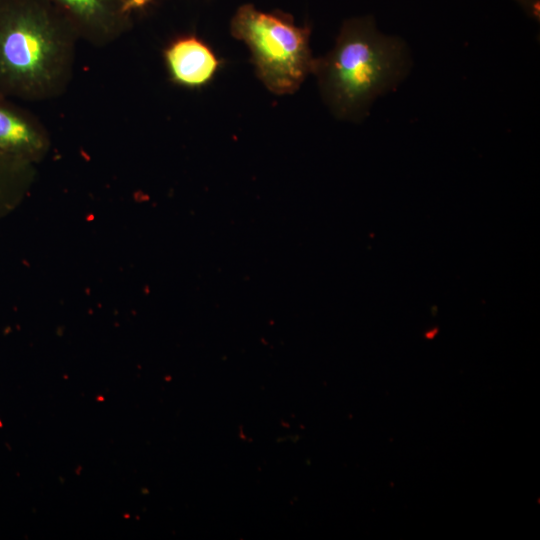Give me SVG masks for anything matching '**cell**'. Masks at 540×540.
<instances>
[{
  "label": "cell",
  "instance_id": "obj_9",
  "mask_svg": "<svg viewBox=\"0 0 540 540\" xmlns=\"http://www.w3.org/2000/svg\"><path fill=\"white\" fill-rule=\"evenodd\" d=\"M155 0H126L125 8L129 13L135 10L142 9Z\"/></svg>",
  "mask_w": 540,
  "mask_h": 540
},
{
  "label": "cell",
  "instance_id": "obj_1",
  "mask_svg": "<svg viewBox=\"0 0 540 540\" xmlns=\"http://www.w3.org/2000/svg\"><path fill=\"white\" fill-rule=\"evenodd\" d=\"M79 40L50 0H0V96L29 102L62 96Z\"/></svg>",
  "mask_w": 540,
  "mask_h": 540
},
{
  "label": "cell",
  "instance_id": "obj_7",
  "mask_svg": "<svg viewBox=\"0 0 540 540\" xmlns=\"http://www.w3.org/2000/svg\"><path fill=\"white\" fill-rule=\"evenodd\" d=\"M31 178V162L0 150V202L13 200Z\"/></svg>",
  "mask_w": 540,
  "mask_h": 540
},
{
  "label": "cell",
  "instance_id": "obj_6",
  "mask_svg": "<svg viewBox=\"0 0 540 540\" xmlns=\"http://www.w3.org/2000/svg\"><path fill=\"white\" fill-rule=\"evenodd\" d=\"M163 56L171 80L187 88H199L215 76L219 59L199 37L187 34L173 39Z\"/></svg>",
  "mask_w": 540,
  "mask_h": 540
},
{
  "label": "cell",
  "instance_id": "obj_2",
  "mask_svg": "<svg viewBox=\"0 0 540 540\" xmlns=\"http://www.w3.org/2000/svg\"><path fill=\"white\" fill-rule=\"evenodd\" d=\"M408 61L401 39L380 33L373 17L364 16L343 22L334 48L315 58L312 73L332 112L352 120L402 80Z\"/></svg>",
  "mask_w": 540,
  "mask_h": 540
},
{
  "label": "cell",
  "instance_id": "obj_3",
  "mask_svg": "<svg viewBox=\"0 0 540 540\" xmlns=\"http://www.w3.org/2000/svg\"><path fill=\"white\" fill-rule=\"evenodd\" d=\"M230 32L248 46L258 77L272 93H294L313 71L311 29L295 25L288 13L243 4L230 21Z\"/></svg>",
  "mask_w": 540,
  "mask_h": 540
},
{
  "label": "cell",
  "instance_id": "obj_5",
  "mask_svg": "<svg viewBox=\"0 0 540 540\" xmlns=\"http://www.w3.org/2000/svg\"><path fill=\"white\" fill-rule=\"evenodd\" d=\"M49 145L44 123L31 111L0 96V150L32 163L43 157Z\"/></svg>",
  "mask_w": 540,
  "mask_h": 540
},
{
  "label": "cell",
  "instance_id": "obj_8",
  "mask_svg": "<svg viewBox=\"0 0 540 540\" xmlns=\"http://www.w3.org/2000/svg\"><path fill=\"white\" fill-rule=\"evenodd\" d=\"M533 19L539 20V0H515Z\"/></svg>",
  "mask_w": 540,
  "mask_h": 540
},
{
  "label": "cell",
  "instance_id": "obj_4",
  "mask_svg": "<svg viewBox=\"0 0 540 540\" xmlns=\"http://www.w3.org/2000/svg\"><path fill=\"white\" fill-rule=\"evenodd\" d=\"M71 21L80 40L102 48L123 37L133 26L126 0H50Z\"/></svg>",
  "mask_w": 540,
  "mask_h": 540
}]
</instances>
